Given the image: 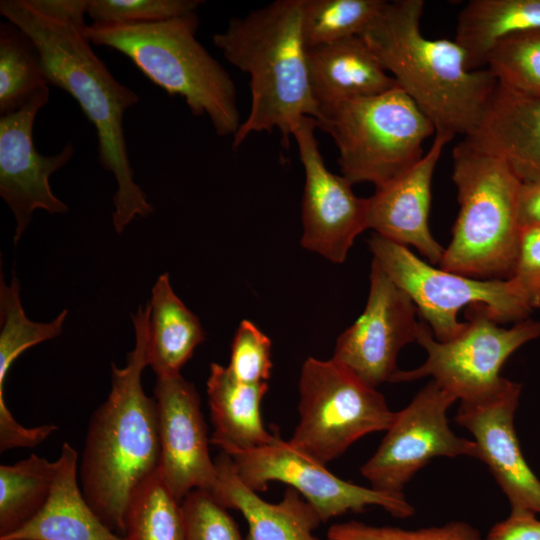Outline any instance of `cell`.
I'll return each instance as SVG.
<instances>
[{
  "label": "cell",
  "mask_w": 540,
  "mask_h": 540,
  "mask_svg": "<svg viewBox=\"0 0 540 540\" xmlns=\"http://www.w3.org/2000/svg\"><path fill=\"white\" fill-rule=\"evenodd\" d=\"M510 278L533 309L540 306V225L520 228L516 260Z\"/></svg>",
  "instance_id": "d590c367"
},
{
  "label": "cell",
  "mask_w": 540,
  "mask_h": 540,
  "mask_svg": "<svg viewBox=\"0 0 540 540\" xmlns=\"http://www.w3.org/2000/svg\"><path fill=\"white\" fill-rule=\"evenodd\" d=\"M200 0H87L93 23L146 24L197 11Z\"/></svg>",
  "instance_id": "1f68e13d"
},
{
  "label": "cell",
  "mask_w": 540,
  "mask_h": 540,
  "mask_svg": "<svg viewBox=\"0 0 540 540\" xmlns=\"http://www.w3.org/2000/svg\"><path fill=\"white\" fill-rule=\"evenodd\" d=\"M453 138L436 132L431 147L418 162L376 187L367 198L368 229L406 247L414 246L432 264L440 263L445 251L428 225L432 179L445 145Z\"/></svg>",
  "instance_id": "ac0fdd59"
},
{
  "label": "cell",
  "mask_w": 540,
  "mask_h": 540,
  "mask_svg": "<svg viewBox=\"0 0 540 540\" xmlns=\"http://www.w3.org/2000/svg\"><path fill=\"white\" fill-rule=\"evenodd\" d=\"M227 454L249 488L262 492L270 482H283L315 508L322 522L348 512L361 513L372 505L398 518H408L415 513L404 496L345 481L278 435L263 446Z\"/></svg>",
  "instance_id": "7c38bea8"
},
{
  "label": "cell",
  "mask_w": 540,
  "mask_h": 540,
  "mask_svg": "<svg viewBox=\"0 0 540 540\" xmlns=\"http://www.w3.org/2000/svg\"><path fill=\"white\" fill-rule=\"evenodd\" d=\"M485 68L505 89L540 97V29L497 40L487 54Z\"/></svg>",
  "instance_id": "4dcf8cb0"
},
{
  "label": "cell",
  "mask_w": 540,
  "mask_h": 540,
  "mask_svg": "<svg viewBox=\"0 0 540 540\" xmlns=\"http://www.w3.org/2000/svg\"><path fill=\"white\" fill-rule=\"evenodd\" d=\"M328 540H484L480 532L464 521L442 526L406 530L393 526H373L359 521L333 524Z\"/></svg>",
  "instance_id": "d6a6232c"
},
{
  "label": "cell",
  "mask_w": 540,
  "mask_h": 540,
  "mask_svg": "<svg viewBox=\"0 0 540 540\" xmlns=\"http://www.w3.org/2000/svg\"><path fill=\"white\" fill-rule=\"evenodd\" d=\"M197 11L146 24L93 23L85 35L126 57L170 96H181L194 116H207L220 136L235 135L241 121L234 83L197 40Z\"/></svg>",
  "instance_id": "5b68a950"
},
{
  "label": "cell",
  "mask_w": 540,
  "mask_h": 540,
  "mask_svg": "<svg viewBox=\"0 0 540 540\" xmlns=\"http://www.w3.org/2000/svg\"><path fill=\"white\" fill-rule=\"evenodd\" d=\"M122 537L124 540H186L181 503L158 470L132 496Z\"/></svg>",
  "instance_id": "f1b7e54d"
},
{
  "label": "cell",
  "mask_w": 540,
  "mask_h": 540,
  "mask_svg": "<svg viewBox=\"0 0 540 540\" xmlns=\"http://www.w3.org/2000/svg\"><path fill=\"white\" fill-rule=\"evenodd\" d=\"M49 101V87L37 92L19 110L0 117V196L16 220L14 244L22 237L37 209L65 214L68 206L52 192L49 179L74 155L67 143L54 155L40 154L33 142L36 116Z\"/></svg>",
  "instance_id": "9a60e30c"
},
{
  "label": "cell",
  "mask_w": 540,
  "mask_h": 540,
  "mask_svg": "<svg viewBox=\"0 0 540 540\" xmlns=\"http://www.w3.org/2000/svg\"><path fill=\"white\" fill-rule=\"evenodd\" d=\"M534 29H540V0H470L458 15L455 40L467 53L468 68L479 70L497 40Z\"/></svg>",
  "instance_id": "d4e9b609"
},
{
  "label": "cell",
  "mask_w": 540,
  "mask_h": 540,
  "mask_svg": "<svg viewBox=\"0 0 540 540\" xmlns=\"http://www.w3.org/2000/svg\"><path fill=\"white\" fill-rule=\"evenodd\" d=\"M423 0L385 1L361 34L397 85L436 132L467 137L497 87L487 69L470 70L456 41L429 39L420 29Z\"/></svg>",
  "instance_id": "3957f363"
},
{
  "label": "cell",
  "mask_w": 540,
  "mask_h": 540,
  "mask_svg": "<svg viewBox=\"0 0 540 540\" xmlns=\"http://www.w3.org/2000/svg\"><path fill=\"white\" fill-rule=\"evenodd\" d=\"M227 369L244 383L258 384L270 379L271 341L249 320H242L236 330Z\"/></svg>",
  "instance_id": "e575fe53"
},
{
  "label": "cell",
  "mask_w": 540,
  "mask_h": 540,
  "mask_svg": "<svg viewBox=\"0 0 540 540\" xmlns=\"http://www.w3.org/2000/svg\"><path fill=\"white\" fill-rule=\"evenodd\" d=\"M149 315L148 302L132 315L135 347L126 366H111V391L90 418L80 464L85 499L111 530L122 534L132 496L158 470L160 459L156 405L141 381L148 365Z\"/></svg>",
  "instance_id": "7a4b0ae2"
},
{
  "label": "cell",
  "mask_w": 540,
  "mask_h": 540,
  "mask_svg": "<svg viewBox=\"0 0 540 540\" xmlns=\"http://www.w3.org/2000/svg\"><path fill=\"white\" fill-rule=\"evenodd\" d=\"M464 329L448 341H438L420 320L416 342L427 352L425 362L412 370H398L392 383L431 377L460 401L483 398L496 391L504 377L500 370L521 346L540 336V322L525 319L503 328L483 305L470 306Z\"/></svg>",
  "instance_id": "30bf717a"
},
{
  "label": "cell",
  "mask_w": 540,
  "mask_h": 540,
  "mask_svg": "<svg viewBox=\"0 0 540 540\" xmlns=\"http://www.w3.org/2000/svg\"><path fill=\"white\" fill-rule=\"evenodd\" d=\"M458 400L431 380L402 410L395 412L375 453L360 468L371 487L396 496L433 458H479L474 440L456 435L447 411Z\"/></svg>",
  "instance_id": "8fae6325"
},
{
  "label": "cell",
  "mask_w": 540,
  "mask_h": 540,
  "mask_svg": "<svg viewBox=\"0 0 540 540\" xmlns=\"http://www.w3.org/2000/svg\"><path fill=\"white\" fill-rule=\"evenodd\" d=\"M320 128L333 138L338 164L352 185L376 187L416 162L436 129L397 85L384 93L335 105L323 114Z\"/></svg>",
  "instance_id": "52a82bcc"
},
{
  "label": "cell",
  "mask_w": 540,
  "mask_h": 540,
  "mask_svg": "<svg viewBox=\"0 0 540 540\" xmlns=\"http://www.w3.org/2000/svg\"><path fill=\"white\" fill-rule=\"evenodd\" d=\"M54 474L55 462L35 454L0 466V537L19 529L43 508Z\"/></svg>",
  "instance_id": "4316f807"
},
{
  "label": "cell",
  "mask_w": 540,
  "mask_h": 540,
  "mask_svg": "<svg viewBox=\"0 0 540 540\" xmlns=\"http://www.w3.org/2000/svg\"><path fill=\"white\" fill-rule=\"evenodd\" d=\"M307 62L322 120L323 114L339 103L375 96L397 86L361 35L307 49Z\"/></svg>",
  "instance_id": "44dd1931"
},
{
  "label": "cell",
  "mask_w": 540,
  "mask_h": 540,
  "mask_svg": "<svg viewBox=\"0 0 540 540\" xmlns=\"http://www.w3.org/2000/svg\"><path fill=\"white\" fill-rule=\"evenodd\" d=\"M49 498L26 524L0 540H124L93 511L77 481L78 453L62 444Z\"/></svg>",
  "instance_id": "7402d4cb"
},
{
  "label": "cell",
  "mask_w": 540,
  "mask_h": 540,
  "mask_svg": "<svg viewBox=\"0 0 540 540\" xmlns=\"http://www.w3.org/2000/svg\"><path fill=\"white\" fill-rule=\"evenodd\" d=\"M299 395V421L288 442L325 466L361 437L386 431L395 416L376 388L333 358L305 360Z\"/></svg>",
  "instance_id": "ba28073f"
},
{
  "label": "cell",
  "mask_w": 540,
  "mask_h": 540,
  "mask_svg": "<svg viewBox=\"0 0 540 540\" xmlns=\"http://www.w3.org/2000/svg\"><path fill=\"white\" fill-rule=\"evenodd\" d=\"M154 401L160 444L158 471L163 481L180 503L194 489L212 494L217 470L194 385L181 374L157 377Z\"/></svg>",
  "instance_id": "2e32d148"
},
{
  "label": "cell",
  "mask_w": 540,
  "mask_h": 540,
  "mask_svg": "<svg viewBox=\"0 0 540 540\" xmlns=\"http://www.w3.org/2000/svg\"><path fill=\"white\" fill-rule=\"evenodd\" d=\"M206 385L214 426L210 442L221 451L253 449L275 438L276 434L264 427L261 416V403L268 391V382H241L227 367L212 363Z\"/></svg>",
  "instance_id": "603a6c76"
},
{
  "label": "cell",
  "mask_w": 540,
  "mask_h": 540,
  "mask_svg": "<svg viewBox=\"0 0 540 540\" xmlns=\"http://www.w3.org/2000/svg\"><path fill=\"white\" fill-rule=\"evenodd\" d=\"M373 260L404 290L438 341L457 336L464 306L483 305L498 323L519 322L533 310L511 279H479L435 268L406 246L377 233L369 239Z\"/></svg>",
  "instance_id": "9c48e42d"
},
{
  "label": "cell",
  "mask_w": 540,
  "mask_h": 540,
  "mask_svg": "<svg viewBox=\"0 0 540 540\" xmlns=\"http://www.w3.org/2000/svg\"><path fill=\"white\" fill-rule=\"evenodd\" d=\"M303 0H277L229 20L212 36L223 56L250 77L248 116L233 136L237 149L251 134L278 129L282 143L304 117L322 114L313 97L302 31Z\"/></svg>",
  "instance_id": "277c9868"
},
{
  "label": "cell",
  "mask_w": 540,
  "mask_h": 540,
  "mask_svg": "<svg viewBox=\"0 0 540 540\" xmlns=\"http://www.w3.org/2000/svg\"><path fill=\"white\" fill-rule=\"evenodd\" d=\"M214 462L217 485L212 495L226 509L244 516L249 540H320L314 531L322 521L294 488L287 487L280 502L269 503L241 480L227 453L221 451Z\"/></svg>",
  "instance_id": "ffe728a7"
},
{
  "label": "cell",
  "mask_w": 540,
  "mask_h": 540,
  "mask_svg": "<svg viewBox=\"0 0 540 540\" xmlns=\"http://www.w3.org/2000/svg\"><path fill=\"white\" fill-rule=\"evenodd\" d=\"M464 139L504 160L520 181L540 178V97L497 83L479 124Z\"/></svg>",
  "instance_id": "d6986e66"
},
{
  "label": "cell",
  "mask_w": 540,
  "mask_h": 540,
  "mask_svg": "<svg viewBox=\"0 0 540 540\" xmlns=\"http://www.w3.org/2000/svg\"><path fill=\"white\" fill-rule=\"evenodd\" d=\"M37 48L15 24H0V115L23 107L48 87Z\"/></svg>",
  "instance_id": "83f0119b"
},
{
  "label": "cell",
  "mask_w": 540,
  "mask_h": 540,
  "mask_svg": "<svg viewBox=\"0 0 540 540\" xmlns=\"http://www.w3.org/2000/svg\"><path fill=\"white\" fill-rule=\"evenodd\" d=\"M452 159L460 208L440 268L479 279H508L521 228L520 180L504 160L464 138Z\"/></svg>",
  "instance_id": "8992f818"
},
{
  "label": "cell",
  "mask_w": 540,
  "mask_h": 540,
  "mask_svg": "<svg viewBox=\"0 0 540 540\" xmlns=\"http://www.w3.org/2000/svg\"><path fill=\"white\" fill-rule=\"evenodd\" d=\"M416 312L409 295L373 260L365 309L337 338L332 358L373 388L391 382L400 350L416 342Z\"/></svg>",
  "instance_id": "4fadbf2b"
},
{
  "label": "cell",
  "mask_w": 540,
  "mask_h": 540,
  "mask_svg": "<svg viewBox=\"0 0 540 540\" xmlns=\"http://www.w3.org/2000/svg\"><path fill=\"white\" fill-rule=\"evenodd\" d=\"M181 506L186 540H242L238 525L211 493L194 489Z\"/></svg>",
  "instance_id": "836d02e7"
},
{
  "label": "cell",
  "mask_w": 540,
  "mask_h": 540,
  "mask_svg": "<svg viewBox=\"0 0 540 540\" xmlns=\"http://www.w3.org/2000/svg\"><path fill=\"white\" fill-rule=\"evenodd\" d=\"M86 7L87 0H1L0 14L32 40L48 83L70 94L94 125L99 163L117 184L112 223L120 234L136 216L153 213L135 182L123 127L125 112L140 98L94 53L85 35Z\"/></svg>",
  "instance_id": "6da1fadb"
},
{
  "label": "cell",
  "mask_w": 540,
  "mask_h": 540,
  "mask_svg": "<svg viewBox=\"0 0 540 540\" xmlns=\"http://www.w3.org/2000/svg\"><path fill=\"white\" fill-rule=\"evenodd\" d=\"M384 0H303L302 31L307 49L361 35Z\"/></svg>",
  "instance_id": "f546056e"
},
{
  "label": "cell",
  "mask_w": 540,
  "mask_h": 540,
  "mask_svg": "<svg viewBox=\"0 0 540 540\" xmlns=\"http://www.w3.org/2000/svg\"><path fill=\"white\" fill-rule=\"evenodd\" d=\"M147 359L157 377L180 374L205 332L198 317L175 294L168 273L155 282L148 302Z\"/></svg>",
  "instance_id": "cb8c5ba5"
},
{
  "label": "cell",
  "mask_w": 540,
  "mask_h": 540,
  "mask_svg": "<svg viewBox=\"0 0 540 540\" xmlns=\"http://www.w3.org/2000/svg\"><path fill=\"white\" fill-rule=\"evenodd\" d=\"M316 119L304 117L293 137L305 173L302 247L333 263H343L355 238L367 227L368 199L325 165L315 136Z\"/></svg>",
  "instance_id": "5bb4252c"
},
{
  "label": "cell",
  "mask_w": 540,
  "mask_h": 540,
  "mask_svg": "<svg viewBox=\"0 0 540 540\" xmlns=\"http://www.w3.org/2000/svg\"><path fill=\"white\" fill-rule=\"evenodd\" d=\"M518 217L521 227L540 225V178L520 181Z\"/></svg>",
  "instance_id": "74e56055"
},
{
  "label": "cell",
  "mask_w": 540,
  "mask_h": 540,
  "mask_svg": "<svg viewBox=\"0 0 540 540\" xmlns=\"http://www.w3.org/2000/svg\"><path fill=\"white\" fill-rule=\"evenodd\" d=\"M521 384L504 378L488 396L461 401L456 422L473 436L485 463L509 500L510 508L540 513V480L526 461L514 426Z\"/></svg>",
  "instance_id": "e0dca14e"
},
{
  "label": "cell",
  "mask_w": 540,
  "mask_h": 540,
  "mask_svg": "<svg viewBox=\"0 0 540 540\" xmlns=\"http://www.w3.org/2000/svg\"><path fill=\"white\" fill-rule=\"evenodd\" d=\"M484 540H540V520L530 510L511 508L508 517L496 523Z\"/></svg>",
  "instance_id": "8d00e7d4"
},
{
  "label": "cell",
  "mask_w": 540,
  "mask_h": 540,
  "mask_svg": "<svg viewBox=\"0 0 540 540\" xmlns=\"http://www.w3.org/2000/svg\"><path fill=\"white\" fill-rule=\"evenodd\" d=\"M68 311L64 309L51 322L30 320L22 307L20 282L13 275L10 284L0 279V429L9 430L17 421L9 411L4 397V384L13 362L28 348L53 339L62 333Z\"/></svg>",
  "instance_id": "484cf974"
}]
</instances>
